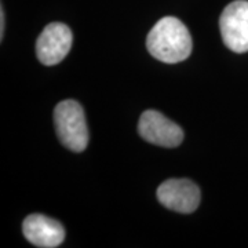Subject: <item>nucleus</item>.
<instances>
[{
	"instance_id": "nucleus-6",
	"label": "nucleus",
	"mask_w": 248,
	"mask_h": 248,
	"mask_svg": "<svg viewBox=\"0 0 248 248\" xmlns=\"http://www.w3.org/2000/svg\"><path fill=\"white\" fill-rule=\"evenodd\" d=\"M157 199L172 211L190 214L200 204V189L189 179H169L159 186Z\"/></svg>"
},
{
	"instance_id": "nucleus-4",
	"label": "nucleus",
	"mask_w": 248,
	"mask_h": 248,
	"mask_svg": "<svg viewBox=\"0 0 248 248\" xmlns=\"http://www.w3.org/2000/svg\"><path fill=\"white\" fill-rule=\"evenodd\" d=\"M138 133L145 141L164 148H175L184 141L182 128L157 110H146L142 113Z\"/></svg>"
},
{
	"instance_id": "nucleus-2",
	"label": "nucleus",
	"mask_w": 248,
	"mask_h": 248,
	"mask_svg": "<svg viewBox=\"0 0 248 248\" xmlns=\"http://www.w3.org/2000/svg\"><path fill=\"white\" fill-rule=\"evenodd\" d=\"M57 135L69 151L83 152L89 143V130L83 108L73 99L60 102L54 110Z\"/></svg>"
},
{
	"instance_id": "nucleus-1",
	"label": "nucleus",
	"mask_w": 248,
	"mask_h": 248,
	"mask_svg": "<svg viewBox=\"0 0 248 248\" xmlns=\"http://www.w3.org/2000/svg\"><path fill=\"white\" fill-rule=\"evenodd\" d=\"M148 51L161 62L185 61L192 53V37L187 28L175 17H164L156 22L146 39Z\"/></svg>"
},
{
	"instance_id": "nucleus-3",
	"label": "nucleus",
	"mask_w": 248,
	"mask_h": 248,
	"mask_svg": "<svg viewBox=\"0 0 248 248\" xmlns=\"http://www.w3.org/2000/svg\"><path fill=\"white\" fill-rule=\"evenodd\" d=\"M219 29L226 47L234 53L248 51V1L236 0L228 4L219 18Z\"/></svg>"
},
{
	"instance_id": "nucleus-8",
	"label": "nucleus",
	"mask_w": 248,
	"mask_h": 248,
	"mask_svg": "<svg viewBox=\"0 0 248 248\" xmlns=\"http://www.w3.org/2000/svg\"><path fill=\"white\" fill-rule=\"evenodd\" d=\"M4 35V10L3 7L0 9V37L3 39Z\"/></svg>"
},
{
	"instance_id": "nucleus-5",
	"label": "nucleus",
	"mask_w": 248,
	"mask_h": 248,
	"mask_svg": "<svg viewBox=\"0 0 248 248\" xmlns=\"http://www.w3.org/2000/svg\"><path fill=\"white\" fill-rule=\"evenodd\" d=\"M72 31L61 22H53L45 28L36 43V54L43 65L51 66L61 62L72 47Z\"/></svg>"
},
{
	"instance_id": "nucleus-7",
	"label": "nucleus",
	"mask_w": 248,
	"mask_h": 248,
	"mask_svg": "<svg viewBox=\"0 0 248 248\" xmlns=\"http://www.w3.org/2000/svg\"><path fill=\"white\" fill-rule=\"evenodd\" d=\"M22 232L31 244L40 248L58 247L65 239V231L61 223L40 214L27 217Z\"/></svg>"
}]
</instances>
